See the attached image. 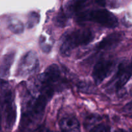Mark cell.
Instances as JSON below:
<instances>
[{"label": "cell", "instance_id": "15", "mask_svg": "<svg viewBox=\"0 0 132 132\" xmlns=\"http://www.w3.org/2000/svg\"><path fill=\"white\" fill-rule=\"evenodd\" d=\"M40 47H41V49L43 50V51H44L45 53H48L51 50V46L50 45H47L45 43V38L43 37V40H42L41 37H40Z\"/></svg>", "mask_w": 132, "mask_h": 132}, {"label": "cell", "instance_id": "18", "mask_svg": "<svg viewBox=\"0 0 132 132\" xmlns=\"http://www.w3.org/2000/svg\"><path fill=\"white\" fill-rule=\"evenodd\" d=\"M96 3L101 6H104L106 5V0H96Z\"/></svg>", "mask_w": 132, "mask_h": 132}, {"label": "cell", "instance_id": "1", "mask_svg": "<svg viewBox=\"0 0 132 132\" xmlns=\"http://www.w3.org/2000/svg\"><path fill=\"white\" fill-rule=\"evenodd\" d=\"M94 39V34L86 28L76 29L67 32L62 39L60 53L63 56H68L71 52L79 46L87 45Z\"/></svg>", "mask_w": 132, "mask_h": 132}, {"label": "cell", "instance_id": "5", "mask_svg": "<svg viewBox=\"0 0 132 132\" xmlns=\"http://www.w3.org/2000/svg\"><path fill=\"white\" fill-rule=\"evenodd\" d=\"M115 62L111 60L103 59L97 62L93 69L92 77L95 84L99 85L108 77L115 67Z\"/></svg>", "mask_w": 132, "mask_h": 132}, {"label": "cell", "instance_id": "13", "mask_svg": "<svg viewBox=\"0 0 132 132\" xmlns=\"http://www.w3.org/2000/svg\"><path fill=\"white\" fill-rule=\"evenodd\" d=\"M40 16L38 13L36 12H31L28 14V22H27V27L28 28H33L34 26L38 24L39 22Z\"/></svg>", "mask_w": 132, "mask_h": 132}, {"label": "cell", "instance_id": "4", "mask_svg": "<svg viewBox=\"0 0 132 132\" xmlns=\"http://www.w3.org/2000/svg\"><path fill=\"white\" fill-rule=\"evenodd\" d=\"M38 66V60L34 52L29 51L21 59L17 69V75L19 77H24L34 72Z\"/></svg>", "mask_w": 132, "mask_h": 132}, {"label": "cell", "instance_id": "20", "mask_svg": "<svg viewBox=\"0 0 132 132\" xmlns=\"http://www.w3.org/2000/svg\"><path fill=\"white\" fill-rule=\"evenodd\" d=\"M130 131H131V132H132V129H130Z\"/></svg>", "mask_w": 132, "mask_h": 132}, {"label": "cell", "instance_id": "3", "mask_svg": "<svg viewBox=\"0 0 132 132\" xmlns=\"http://www.w3.org/2000/svg\"><path fill=\"white\" fill-rule=\"evenodd\" d=\"M1 109L3 111L5 128L11 129L16 119V109L14 102V95L10 85L5 81L1 82Z\"/></svg>", "mask_w": 132, "mask_h": 132}, {"label": "cell", "instance_id": "14", "mask_svg": "<svg viewBox=\"0 0 132 132\" xmlns=\"http://www.w3.org/2000/svg\"><path fill=\"white\" fill-rule=\"evenodd\" d=\"M90 132H108V128L103 124H99L94 126Z\"/></svg>", "mask_w": 132, "mask_h": 132}, {"label": "cell", "instance_id": "6", "mask_svg": "<svg viewBox=\"0 0 132 132\" xmlns=\"http://www.w3.org/2000/svg\"><path fill=\"white\" fill-rule=\"evenodd\" d=\"M132 76V63L122 62L118 67L117 73L110 83L114 82V86L117 89L122 88Z\"/></svg>", "mask_w": 132, "mask_h": 132}, {"label": "cell", "instance_id": "12", "mask_svg": "<svg viewBox=\"0 0 132 132\" xmlns=\"http://www.w3.org/2000/svg\"><path fill=\"white\" fill-rule=\"evenodd\" d=\"M67 19L68 16L67 15L65 12H64L63 10H61L54 19L55 25L59 27H64L67 23Z\"/></svg>", "mask_w": 132, "mask_h": 132}, {"label": "cell", "instance_id": "11", "mask_svg": "<svg viewBox=\"0 0 132 132\" xmlns=\"http://www.w3.org/2000/svg\"><path fill=\"white\" fill-rule=\"evenodd\" d=\"M9 28L14 34H21L24 31V25L18 20H12L9 23Z\"/></svg>", "mask_w": 132, "mask_h": 132}, {"label": "cell", "instance_id": "2", "mask_svg": "<svg viewBox=\"0 0 132 132\" xmlns=\"http://www.w3.org/2000/svg\"><path fill=\"white\" fill-rule=\"evenodd\" d=\"M76 20L78 23L90 21L110 28H116L119 24L118 19L116 16L106 9H95L80 12L77 14Z\"/></svg>", "mask_w": 132, "mask_h": 132}, {"label": "cell", "instance_id": "7", "mask_svg": "<svg viewBox=\"0 0 132 132\" xmlns=\"http://www.w3.org/2000/svg\"><path fill=\"white\" fill-rule=\"evenodd\" d=\"M123 38V34L121 32H113L104 37L96 45L98 50H106L113 49L117 46Z\"/></svg>", "mask_w": 132, "mask_h": 132}, {"label": "cell", "instance_id": "10", "mask_svg": "<svg viewBox=\"0 0 132 132\" xmlns=\"http://www.w3.org/2000/svg\"><path fill=\"white\" fill-rule=\"evenodd\" d=\"M88 0H70L66 5L67 16L78 14L87 5Z\"/></svg>", "mask_w": 132, "mask_h": 132}, {"label": "cell", "instance_id": "9", "mask_svg": "<svg viewBox=\"0 0 132 132\" xmlns=\"http://www.w3.org/2000/svg\"><path fill=\"white\" fill-rule=\"evenodd\" d=\"M15 52L11 51L3 56L0 63V76L7 78L10 73V69L14 62Z\"/></svg>", "mask_w": 132, "mask_h": 132}, {"label": "cell", "instance_id": "21", "mask_svg": "<svg viewBox=\"0 0 132 132\" xmlns=\"http://www.w3.org/2000/svg\"><path fill=\"white\" fill-rule=\"evenodd\" d=\"M131 62L132 63V58H131Z\"/></svg>", "mask_w": 132, "mask_h": 132}, {"label": "cell", "instance_id": "16", "mask_svg": "<svg viewBox=\"0 0 132 132\" xmlns=\"http://www.w3.org/2000/svg\"><path fill=\"white\" fill-rule=\"evenodd\" d=\"M98 120H99V118H98V116H91L90 117L86 118V123H85V124H87V126L92 125V124H94V123L96 121H98Z\"/></svg>", "mask_w": 132, "mask_h": 132}, {"label": "cell", "instance_id": "8", "mask_svg": "<svg viewBox=\"0 0 132 132\" xmlns=\"http://www.w3.org/2000/svg\"><path fill=\"white\" fill-rule=\"evenodd\" d=\"M59 126L62 132H81L79 122L73 116L63 118L59 122Z\"/></svg>", "mask_w": 132, "mask_h": 132}, {"label": "cell", "instance_id": "17", "mask_svg": "<svg viewBox=\"0 0 132 132\" xmlns=\"http://www.w3.org/2000/svg\"><path fill=\"white\" fill-rule=\"evenodd\" d=\"M124 110L127 111H132V101L128 103L126 106L124 107Z\"/></svg>", "mask_w": 132, "mask_h": 132}, {"label": "cell", "instance_id": "19", "mask_svg": "<svg viewBox=\"0 0 132 132\" xmlns=\"http://www.w3.org/2000/svg\"><path fill=\"white\" fill-rule=\"evenodd\" d=\"M37 132H50V131L47 128H45V127H41L38 129Z\"/></svg>", "mask_w": 132, "mask_h": 132}]
</instances>
